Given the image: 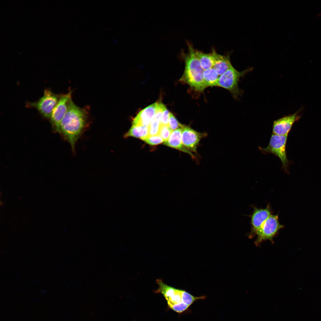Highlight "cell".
Here are the masks:
<instances>
[{"label": "cell", "instance_id": "13", "mask_svg": "<svg viewBox=\"0 0 321 321\" xmlns=\"http://www.w3.org/2000/svg\"><path fill=\"white\" fill-rule=\"evenodd\" d=\"M182 128H179L171 133L168 139L164 141V144L188 154L193 159H195L194 154L190 151L183 145L182 140Z\"/></svg>", "mask_w": 321, "mask_h": 321}, {"label": "cell", "instance_id": "19", "mask_svg": "<svg viewBox=\"0 0 321 321\" xmlns=\"http://www.w3.org/2000/svg\"><path fill=\"white\" fill-rule=\"evenodd\" d=\"M160 125V121L154 119L148 125L149 136L158 135Z\"/></svg>", "mask_w": 321, "mask_h": 321}, {"label": "cell", "instance_id": "9", "mask_svg": "<svg viewBox=\"0 0 321 321\" xmlns=\"http://www.w3.org/2000/svg\"><path fill=\"white\" fill-rule=\"evenodd\" d=\"M182 144L188 150L198 155L197 148L201 140L207 136V133H201L192 128L190 125H184L182 128Z\"/></svg>", "mask_w": 321, "mask_h": 321}, {"label": "cell", "instance_id": "1", "mask_svg": "<svg viewBox=\"0 0 321 321\" xmlns=\"http://www.w3.org/2000/svg\"><path fill=\"white\" fill-rule=\"evenodd\" d=\"M89 113L86 107L77 106L71 98L60 124V134L75 152L76 142L89 126Z\"/></svg>", "mask_w": 321, "mask_h": 321}, {"label": "cell", "instance_id": "2", "mask_svg": "<svg viewBox=\"0 0 321 321\" xmlns=\"http://www.w3.org/2000/svg\"><path fill=\"white\" fill-rule=\"evenodd\" d=\"M188 52H181V55L185 63L184 71L180 79L181 81L187 84L193 90L203 92L205 89L203 77L204 70L192 45L187 41Z\"/></svg>", "mask_w": 321, "mask_h": 321}, {"label": "cell", "instance_id": "18", "mask_svg": "<svg viewBox=\"0 0 321 321\" xmlns=\"http://www.w3.org/2000/svg\"><path fill=\"white\" fill-rule=\"evenodd\" d=\"M172 131L168 125L160 124L158 135L165 141L168 139Z\"/></svg>", "mask_w": 321, "mask_h": 321}, {"label": "cell", "instance_id": "6", "mask_svg": "<svg viewBox=\"0 0 321 321\" xmlns=\"http://www.w3.org/2000/svg\"><path fill=\"white\" fill-rule=\"evenodd\" d=\"M60 95L55 94L49 89H45L42 97L35 102H27L26 107L35 108L43 117L50 119Z\"/></svg>", "mask_w": 321, "mask_h": 321}, {"label": "cell", "instance_id": "3", "mask_svg": "<svg viewBox=\"0 0 321 321\" xmlns=\"http://www.w3.org/2000/svg\"><path fill=\"white\" fill-rule=\"evenodd\" d=\"M161 292L167 300L171 309L178 313L186 310L194 301L204 298V296L195 297L185 291L175 289L164 284L160 279L157 280Z\"/></svg>", "mask_w": 321, "mask_h": 321}, {"label": "cell", "instance_id": "16", "mask_svg": "<svg viewBox=\"0 0 321 321\" xmlns=\"http://www.w3.org/2000/svg\"><path fill=\"white\" fill-rule=\"evenodd\" d=\"M148 136V125H132L128 131L125 134L124 137H133L142 140Z\"/></svg>", "mask_w": 321, "mask_h": 321}, {"label": "cell", "instance_id": "12", "mask_svg": "<svg viewBox=\"0 0 321 321\" xmlns=\"http://www.w3.org/2000/svg\"><path fill=\"white\" fill-rule=\"evenodd\" d=\"M158 103L149 106L141 111L132 122V125L148 126L154 118Z\"/></svg>", "mask_w": 321, "mask_h": 321}, {"label": "cell", "instance_id": "14", "mask_svg": "<svg viewBox=\"0 0 321 321\" xmlns=\"http://www.w3.org/2000/svg\"><path fill=\"white\" fill-rule=\"evenodd\" d=\"M232 65L229 54L222 55L214 51V61L213 67L219 76L226 72Z\"/></svg>", "mask_w": 321, "mask_h": 321}, {"label": "cell", "instance_id": "4", "mask_svg": "<svg viewBox=\"0 0 321 321\" xmlns=\"http://www.w3.org/2000/svg\"><path fill=\"white\" fill-rule=\"evenodd\" d=\"M253 69L252 67H248L244 70L239 71L232 66L226 72L219 77L215 86L221 87L229 91L233 98L238 99L242 96L243 91L238 87V82L241 78L243 77L247 73Z\"/></svg>", "mask_w": 321, "mask_h": 321}, {"label": "cell", "instance_id": "7", "mask_svg": "<svg viewBox=\"0 0 321 321\" xmlns=\"http://www.w3.org/2000/svg\"><path fill=\"white\" fill-rule=\"evenodd\" d=\"M284 226L281 224L279 221L278 215H271L263 223L256 233L257 238L255 241L256 245L262 242L270 240L273 242V238L280 230Z\"/></svg>", "mask_w": 321, "mask_h": 321}, {"label": "cell", "instance_id": "21", "mask_svg": "<svg viewBox=\"0 0 321 321\" xmlns=\"http://www.w3.org/2000/svg\"><path fill=\"white\" fill-rule=\"evenodd\" d=\"M168 125L172 131L179 128H182L184 125L180 123L171 113L169 116Z\"/></svg>", "mask_w": 321, "mask_h": 321}, {"label": "cell", "instance_id": "23", "mask_svg": "<svg viewBox=\"0 0 321 321\" xmlns=\"http://www.w3.org/2000/svg\"><path fill=\"white\" fill-rule=\"evenodd\" d=\"M0 204H1V205L3 206L4 204V202H1V201H0Z\"/></svg>", "mask_w": 321, "mask_h": 321}, {"label": "cell", "instance_id": "22", "mask_svg": "<svg viewBox=\"0 0 321 321\" xmlns=\"http://www.w3.org/2000/svg\"><path fill=\"white\" fill-rule=\"evenodd\" d=\"M170 113L166 108L164 111L160 120V124L168 125V122Z\"/></svg>", "mask_w": 321, "mask_h": 321}, {"label": "cell", "instance_id": "11", "mask_svg": "<svg viewBox=\"0 0 321 321\" xmlns=\"http://www.w3.org/2000/svg\"><path fill=\"white\" fill-rule=\"evenodd\" d=\"M299 111L284 116L274 121L272 129L273 134L278 135H288L293 124L300 117Z\"/></svg>", "mask_w": 321, "mask_h": 321}, {"label": "cell", "instance_id": "20", "mask_svg": "<svg viewBox=\"0 0 321 321\" xmlns=\"http://www.w3.org/2000/svg\"><path fill=\"white\" fill-rule=\"evenodd\" d=\"M142 140L148 144L152 145H157L164 141L159 135L149 136Z\"/></svg>", "mask_w": 321, "mask_h": 321}, {"label": "cell", "instance_id": "5", "mask_svg": "<svg viewBox=\"0 0 321 321\" xmlns=\"http://www.w3.org/2000/svg\"><path fill=\"white\" fill-rule=\"evenodd\" d=\"M288 135H278L272 134L268 145L265 148L259 147L260 150L264 153H271L281 160L283 169L288 172L289 162L287 156L286 147Z\"/></svg>", "mask_w": 321, "mask_h": 321}, {"label": "cell", "instance_id": "17", "mask_svg": "<svg viewBox=\"0 0 321 321\" xmlns=\"http://www.w3.org/2000/svg\"><path fill=\"white\" fill-rule=\"evenodd\" d=\"M219 76L213 67L204 70L203 77L205 88L209 86H215Z\"/></svg>", "mask_w": 321, "mask_h": 321}, {"label": "cell", "instance_id": "10", "mask_svg": "<svg viewBox=\"0 0 321 321\" xmlns=\"http://www.w3.org/2000/svg\"><path fill=\"white\" fill-rule=\"evenodd\" d=\"M253 211L250 216L251 218V231L249 237L252 238L256 236L258 230L267 219L273 212L270 204H268L264 208H258L256 206H253Z\"/></svg>", "mask_w": 321, "mask_h": 321}, {"label": "cell", "instance_id": "8", "mask_svg": "<svg viewBox=\"0 0 321 321\" xmlns=\"http://www.w3.org/2000/svg\"><path fill=\"white\" fill-rule=\"evenodd\" d=\"M72 92L60 95L58 102L54 109L50 118V121L55 131L60 133V124L65 114L71 98Z\"/></svg>", "mask_w": 321, "mask_h": 321}, {"label": "cell", "instance_id": "15", "mask_svg": "<svg viewBox=\"0 0 321 321\" xmlns=\"http://www.w3.org/2000/svg\"><path fill=\"white\" fill-rule=\"evenodd\" d=\"M214 51L212 48L210 53H205L195 49L196 55L204 70L213 67L214 61Z\"/></svg>", "mask_w": 321, "mask_h": 321}]
</instances>
